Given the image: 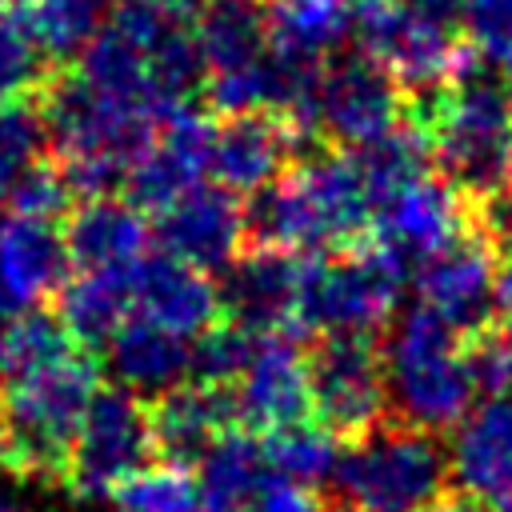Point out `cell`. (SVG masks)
I'll use <instances>...</instances> for the list:
<instances>
[{"label": "cell", "instance_id": "3", "mask_svg": "<svg viewBox=\"0 0 512 512\" xmlns=\"http://www.w3.org/2000/svg\"><path fill=\"white\" fill-rule=\"evenodd\" d=\"M100 392L88 348L12 368L0 400V464L32 480H64L76 432Z\"/></svg>", "mask_w": 512, "mask_h": 512}, {"label": "cell", "instance_id": "29", "mask_svg": "<svg viewBox=\"0 0 512 512\" xmlns=\"http://www.w3.org/2000/svg\"><path fill=\"white\" fill-rule=\"evenodd\" d=\"M20 24L44 60H72L80 56L92 36L104 28L100 0H28L20 8Z\"/></svg>", "mask_w": 512, "mask_h": 512}, {"label": "cell", "instance_id": "23", "mask_svg": "<svg viewBox=\"0 0 512 512\" xmlns=\"http://www.w3.org/2000/svg\"><path fill=\"white\" fill-rule=\"evenodd\" d=\"M236 404L228 388L184 380L180 388L164 392L152 400V432H156V452L172 464H200L204 452L232 428Z\"/></svg>", "mask_w": 512, "mask_h": 512}, {"label": "cell", "instance_id": "7", "mask_svg": "<svg viewBox=\"0 0 512 512\" xmlns=\"http://www.w3.org/2000/svg\"><path fill=\"white\" fill-rule=\"evenodd\" d=\"M404 264L408 260L376 236L344 252L308 256L304 296H300L304 328L372 336L396 316L400 288H404Z\"/></svg>", "mask_w": 512, "mask_h": 512}, {"label": "cell", "instance_id": "43", "mask_svg": "<svg viewBox=\"0 0 512 512\" xmlns=\"http://www.w3.org/2000/svg\"><path fill=\"white\" fill-rule=\"evenodd\" d=\"M12 376V344H8V324H0V380Z\"/></svg>", "mask_w": 512, "mask_h": 512}, {"label": "cell", "instance_id": "16", "mask_svg": "<svg viewBox=\"0 0 512 512\" xmlns=\"http://www.w3.org/2000/svg\"><path fill=\"white\" fill-rule=\"evenodd\" d=\"M72 252L56 220L4 212L0 216V316L40 308L68 284Z\"/></svg>", "mask_w": 512, "mask_h": 512}, {"label": "cell", "instance_id": "26", "mask_svg": "<svg viewBox=\"0 0 512 512\" xmlns=\"http://www.w3.org/2000/svg\"><path fill=\"white\" fill-rule=\"evenodd\" d=\"M56 316L72 332L80 348H108L116 328L128 320L132 308V280L128 272H88L80 268L68 276V284L56 292Z\"/></svg>", "mask_w": 512, "mask_h": 512}, {"label": "cell", "instance_id": "44", "mask_svg": "<svg viewBox=\"0 0 512 512\" xmlns=\"http://www.w3.org/2000/svg\"><path fill=\"white\" fill-rule=\"evenodd\" d=\"M24 4H28V0H0V16H4V12H16V8H24Z\"/></svg>", "mask_w": 512, "mask_h": 512}, {"label": "cell", "instance_id": "45", "mask_svg": "<svg viewBox=\"0 0 512 512\" xmlns=\"http://www.w3.org/2000/svg\"><path fill=\"white\" fill-rule=\"evenodd\" d=\"M0 512H24V508H20L16 500H4V496H0Z\"/></svg>", "mask_w": 512, "mask_h": 512}, {"label": "cell", "instance_id": "18", "mask_svg": "<svg viewBox=\"0 0 512 512\" xmlns=\"http://www.w3.org/2000/svg\"><path fill=\"white\" fill-rule=\"evenodd\" d=\"M164 252L212 272L228 268L248 248L244 204L224 184H196L160 212Z\"/></svg>", "mask_w": 512, "mask_h": 512}, {"label": "cell", "instance_id": "40", "mask_svg": "<svg viewBox=\"0 0 512 512\" xmlns=\"http://www.w3.org/2000/svg\"><path fill=\"white\" fill-rule=\"evenodd\" d=\"M496 316L500 324L512 328V252L500 260V272H496Z\"/></svg>", "mask_w": 512, "mask_h": 512}, {"label": "cell", "instance_id": "20", "mask_svg": "<svg viewBox=\"0 0 512 512\" xmlns=\"http://www.w3.org/2000/svg\"><path fill=\"white\" fill-rule=\"evenodd\" d=\"M300 136L304 132L276 112L224 116V124H216V148H212L216 184L232 192H256L272 184L288 168V156L296 152Z\"/></svg>", "mask_w": 512, "mask_h": 512}, {"label": "cell", "instance_id": "21", "mask_svg": "<svg viewBox=\"0 0 512 512\" xmlns=\"http://www.w3.org/2000/svg\"><path fill=\"white\" fill-rule=\"evenodd\" d=\"M452 480L472 500L500 508L512 492V396H488L452 432Z\"/></svg>", "mask_w": 512, "mask_h": 512}, {"label": "cell", "instance_id": "46", "mask_svg": "<svg viewBox=\"0 0 512 512\" xmlns=\"http://www.w3.org/2000/svg\"><path fill=\"white\" fill-rule=\"evenodd\" d=\"M496 512H512V492H508V496L500 500V508H496Z\"/></svg>", "mask_w": 512, "mask_h": 512}, {"label": "cell", "instance_id": "10", "mask_svg": "<svg viewBox=\"0 0 512 512\" xmlns=\"http://www.w3.org/2000/svg\"><path fill=\"white\" fill-rule=\"evenodd\" d=\"M308 388L324 428L340 440L364 436L384 420V404H392L384 348L364 332H324L308 352Z\"/></svg>", "mask_w": 512, "mask_h": 512}, {"label": "cell", "instance_id": "41", "mask_svg": "<svg viewBox=\"0 0 512 512\" xmlns=\"http://www.w3.org/2000/svg\"><path fill=\"white\" fill-rule=\"evenodd\" d=\"M420 512H488V504L472 500L468 492H444L440 500H432V504L420 508Z\"/></svg>", "mask_w": 512, "mask_h": 512}, {"label": "cell", "instance_id": "14", "mask_svg": "<svg viewBox=\"0 0 512 512\" xmlns=\"http://www.w3.org/2000/svg\"><path fill=\"white\" fill-rule=\"evenodd\" d=\"M296 336L300 332H256L252 356L236 376V384L228 388L236 404V420H244L248 428L276 432L312 412L308 356Z\"/></svg>", "mask_w": 512, "mask_h": 512}, {"label": "cell", "instance_id": "37", "mask_svg": "<svg viewBox=\"0 0 512 512\" xmlns=\"http://www.w3.org/2000/svg\"><path fill=\"white\" fill-rule=\"evenodd\" d=\"M464 28L480 56L496 64L512 56V0H464Z\"/></svg>", "mask_w": 512, "mask_h": 512}, {"label": "cell", "instance_id": "22", "mask_svg": "<svg viewBox=\"0 0 512 512\" xmlns=\"http://www.w3.org/2000/svg\"><path fill=\"white\" fill-rule=\"evenodd\" d=\"M64 240L76 268L88 272H132L148 256V220L132 200L88 196L64 220Z\"/></svg>", "mask_w": 512, "mask_h": 512}, {"label": "cell", "instance_id": "6", "mask_svg": "<svg viewBox=\"0 0 512 512\" xmlns=\"http://www.w3.org/2000/svg\"><path fill=\"white\" fill-rule=\"evenodd\" d=\"M452 460L432 428L400 416L356 436L336 464V492L360 512H420L444 496Z\"/></svg>", "mask_w": 512, "mask_h": 512}, {"label": "cell", "instance_id": "38", "mask_svg": "<svg viewBox=\"0 0 512 512\" xmlns=\"http://www.w3.org/2000/svg\"><path fill=\"white\" fill-rule=\"evenodd\" d=\"M248 512H324V504L316 500V492H312L308 484L272 476V480L256 492V500H252Z\"/></svg>", "mask_w": 512, "mask_h": 512}, {"label": "cell", "instance_id": "19", "mask_svg": "<svg viewBox=\"0 0 512 512\" xmlns=\"http://www.w3.org/2000/svg\"><path fill=\"white\" fill-rule=\"evenodd\" d=\"M468 224H472V200L448 180H436L432 172L376 208V240L396 248L404 260H424L440 252Z\"/></svg>", "mask_w": 512, "mask_h": 512}, {"label": "cell", "instance_id": "28", "mask_svg": "<svg viewBox=\"0 0 512 512\" xmlns=\"http://www.w3.org/2000/svg\"><path fill=\"white\" fill-rule=\"evenodd\" d=\"M348 16L344 0H280L272 8V48L328 60L348 36Z\"/></svg>", "mask_w": 512, "mask_h": 512}, {"label": "cell", "instance_id": "11", "mask_svg": "<svg viewBox=\"0 0 512 512\" xmlns=\"http://www.w3.org/2000/svg\"><path fill=\"white\" fill-rule=\"evenodd\" d=\"M408 116V96L368 52L328 56L316 92V132L340 148H368Z\"/></svg>", "mask_w": 512, "mask_h": 512}, {"label": "cell", "instance_id": "12", "mask_svg": "<svg viewBox=\"0 0 512 512\" xmlns=\"http://www.w3.org/2000/svg\"><path fill=\"white\" fill-rule=\"evenodd\" d=\"M500 248L496 240L476 224H472L448 240L440 252L420 260L416 272V292L420 304H428L432 312H440L456 332H476L488 324V312L496 308V272H500Z\"/></svg>", "mask_w": 512, "mask_h": 512}, {"label": "cell", "instance_id": "30", "mask_svg": "<svg viewBox=\"0 0 512 512\" xmlns=\"http://www.w3.org/2000/svg\"><path fill=\"white\" fill-rule=\"evenodd\" d=\"M264 456H268V468L272 476L280 480H296V484H320V480H332L336 476V464H340V436L324 424H284L276 432H268V444H264Z\"/></svg>", "mask_w": 512, "mask_h": 512}, {"label": "cell", "instance_id": "25", "mask_svg": "<svg viewBox=\"0 0 512 512\" xmlns=\"http://www.w3.org/2000/svg\"><path fill=\"white\" fill-rule=\"evenodd\" d=\"M192 32L208 76L248 68L272 48V16L264 12V0H204Z\"/></svg>", "mask_w": 512, "mask_h": 512}, {"label": "cell", "instance_id": "2", "mask_svg": "<svg viewBox=\"0 0 512 512\" xmlns=\"http://www.w3.org/2000/svg\"><path fill=\"white\" fill-rule=\"evenodd\" d=\"M56 164L84 196H108L156 140L160 116L136 100L88 84L80 72H56L40 88Z\"/></svg>", "mask_w": 512, "mask_h": 512}, {"label": "cell", "instance_id": "39", "mask_svg": "<svg viewBox=\"0 0 512 512\" xmlns=\"http://www.w3.org/2000/svg\"><path fill=\"white\" fill-rule=\"evenodd\" d=\"M400 4L424 12V16L440 20V24H452V28H456V20H464V0H400Z\"/></svg>", "mask_w": 512, "mask_h": 512}, {"label": "cell", "instance_id": "1", "mask_svg": "<svg viewBox=\"0 0 512 512\" xmlns=\"http://www.w3.org/2000/svg\"><path fill=\"white\" fill-rule=\"evenodd\" d=\"M248 248L344 252L372 236L376 200L352 148H316L244 204Z\"/></svg>", "mask_w": 512, "mask_h": 512}, {"label": "cell", "instance_id": "24", "mask_svg": "<svg viewBox=\"0 0 512 512\" xmlns=\"http://www.w3.org/2000/svg\"><path fill=\"white\" fill-rule=\"evenodd\" d=\"M108 368L136 396H164L192 376V340L132 312L108 340Z\"/></svg>", "mask_w": 512, "mask_h": 512}, {"label": "cell", "instance_id": "4", "mask_svg": "<svg viewBox=\"0 0 512 512\" xmlns=\"http://www.w3.org/2000/svg\"><path fill=\"white\" fill-rule=\"evenodd\" d=\"M408 108L428 128L440 176L472 204L512 188V88L472 72L428 100H408Z\"/></svg>", "mask_w": 512, "mask_h": 512}, {"label": "cell", "instance_id": "42", "mask_svg": "<svg viewBox=\"0 0 512 512\" xmlns=\"http://www.w3.org/2000/svg\"><path fill=\"white\" fill-rule=\"evenodd\" d=\"M348 4V12L356 16V24L360 20H372V16H380V12H388L392 4H400V0H344Z\"/></svg>", "mask_w": 512, "mask_h": 512}, {"label": "cell", "instance_id": "15", "mask_svg": "<svg viewBox=\"0 0 512 512\" xmlns=\"http://www.w3.org/2000/svg\"><path fill=\"white\" fill-rule=\"evenodd\" d=\"M308 256L284 248H248L228 264L220 288L228 320L248 332H300V296H304Z\"/></svg>", "mask_w": 512, "mask_h": 512}, {"label": "cell", "instance_id": "35", "mask_svg": "<svg viewBox=\"0 0 512 512\" xmlns=\"http://www.w3.org/2000/svg\"><path fill=\"white\" fill-rule=\"evenodd\" d=\"M44 80V52L32 44L20 20L0 16V100L36 96Z\"/></svg>", "mask_w": 512, "mask_h": 512}, {"label": "cell", "instance_id": "9", "mask_svg": "<svg viewBox=\"0 0 512 512\" xmlns=\"http://www.w3.org/2000/svg\"><path fill=\"white\" fill-rule=\"evenodd\" d=\"M360 44L392 72L408 100H428L472 76L480 64V52L468 36H456L452 24H440L408 4H392L380 16L360 20Z\"/></svg>", "mask_w": 512, "mask_h": 512}, {"label": "cell", "instance_id": "8", "mask_svg": "<svg viewBox=\"0 0 512 512\" xmlns=\"http://www.w3.org/2000/svg\"><path fill=\"white\" fill-rule=\"evenodd\" d=\"M156 452L152 404L128 388H100L76 432L64 484L80 500H108L124 480L148 468Z\"/></svg>", "mask_w": 512, "mask_h": 512}, {"label": "cell", "instance_id": "31", "mask_svg": "<svg viewBox=\"0 0 512 512\" xmlns=\"http://www.w3.org/2000/svg\"><path fill=\"white\" fill-rule=\"evenodd\" d=\"M48 144V120L36 96L0 100V208L8 204L12 188L44 160Z\"/></svg>", "mask_w": 512, "mask_h": 512}, {"label": "cell", "instance_id": "34", "mask_svg": "<svg viewBox=\"0 0 512 512\" xmlns=\"http://www.w3.org/2000/svg\"><path fill=\"white\" fill-rule=\"evenodd\" d=\"M464 360H468L476 392L512 396V328L508 324H484V328L468 332Z\"/></svg>", "mask_w": 512, "mask_h": 512}, {"label": "cell", "instance_id": "47", "mask_svg": "<svg viewBox=\"0 0 512 512\" xmlns=\"http://www.w3.org/2000/svg\"><path fill=\"white\" fill-rule=\"evenodd\" d=\"M332 512H360V508H352V504H340V508H332Z\"/></svg>", "mask_w": 512, "mask_h": 512}, {"label": "cell", "instance_id": "17", "mask_svg": "<svg viewBox=\"0 0 512 512\" xmlns=\"http://www.w3.org/2000/svg\"><path fill=\"white\" fill-rule=\"evenodd\" d=\"M132 312L176 332V336H204L220 324L224 296L212 276L172 252H148L132 272Z\"/></svg>", "mask_w": 512, "mask_h": 512}, {"label": "cell", "instance_id": "33", "mask_svg": "<svg viewBox=\"0 0 512 512\" xmlns=\"http://www.w3.org/2000/svg\"><path fill=\"white\" fill-rule=\"evenodd\" d=\"M252 344H256V332H248L236 320H220L216 328H208L192 344V380L232 388L236 376L244 372L248 356H252Z\"/></svg>", "mask_w": 512, "mask_h": 512}, {"label": "cell", "instance_id": "13", "mask_svg": "<svg viewBox=\"0 0 512 512\" xmlns=\"http://www.w3.org/2000/svg\"><path fill=\"white\" fill-rule=\"evenodd\" d=\"M212 148H216V124L196 104L172 108L160 120L156 140L148 144V152L132 164L124 180L128 200L160 216L172 200L196 188L204 172H212Z\"/></svg>", "mask_w": 512, "mask_h": 512}, {"label": "cell", "instance_id": "36", "mask_svg": "<svg viewBox=\"0 0 512 512\" xmlns=\"http://www.w3.org/2000/svg\"><path fill=\"white\" fill-rule=\"evenodd\" d=\"M72 180L64 176V168L56 160H40L8 196V212H20V216H40V220H68V208H72Z\"/></svg>", "mask_w": 512, "mask_h": 512}, {"label": "cell", "instance_id": "27", "mask_svg": "<svg viewBox=\"0 0 512 512\" xmlns=\"http://www.w3.org/2000/svg\"><path fill=\"white\" fill-rule=\"evenodd\" d=\"M272 480L264 444L244 432H224L200 460L204 512H248L256 492Z\"/></svg>", "mask_w": 512, "mask_h": 512}, {"label": "cell", "instance_id": "5", "mask_svg": "<svg viewBox=\"0 0 512 512\" xmlns=\"http://www.w3.org/2000/svg\"><path fill=\"white\" fill-rule=\"evenodd\" d=\"M388 368V396L396 416L420 428H456L476 396L468 360H464V332H456L440 312L428 304L408 308L384 344Z\"/></svg>", "mask_w": 512, "mask_h": 512}, {"label": "cell", "instance_id": "32", "mask_svg": "<svg viewBox=\"0 0 512 512\" xmlns=\"http://www.w3.org/2000/svg\"><path fill=\"white\" fill-rule=\"evenodd\" d=\"M116 512H204L200 476L184 464H148L116 488Z\"/></svg>", "mask_w": 512, "mask_h": 512}]
</instances>
